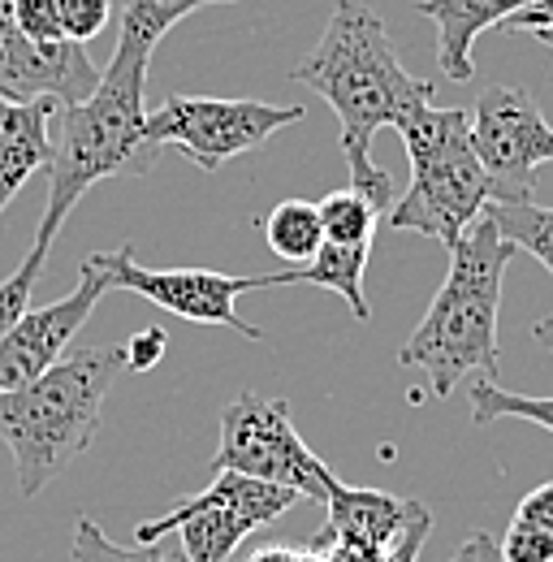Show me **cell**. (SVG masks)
<instances>
[{"instance_id": "obj_1", "label": "cell", "mask_w": 553, "mask_h": 562, "mask_svg": "<svg viewBox=\"0 0 553 562\" xmlns=\"http://www.w3.org/2000/svg\"><path fill=\"white\" fill-rule=\"evenodd\" d=\"M290 78L312 87L334 109L350 165L346 187H354L376 212H390L398 195H394V178L381 165H372V139L381 126H398L411 109L428 104L432 82L415 78L403 66L385 22L359 0L334 4L320 44L290 70Z\"/></svg>"}, {"instance_id": "obj_2", "label": "cell", "mask_w": 553, "mask_h": 562, "mask_svg": "<svg viewBox=\"0 0 553 562\" xmlns=\"http://www.w3.org/2000/svg\"><path fill=\"white\" fill-rule=\"evenodd\" d=\"M143 57L113 53L100 70L91 95L57 104L53 113V156H48V204L35 229V247H53L74 204L109 178H143L156 165V143L143 135V87H147Z\"/></svg>"}, {"instance_id": "obj_3", "label": "cell", "mask_w": 553, "mask_h": 562, "mask_svg": "<svg viewBox=\"0 0 553 562\" xmlns=\"http://www.w3.org/2000/svg\"><path fill=\"white\" fill-rule=\"evenodd\" d=\"M126 372V342L66 351L48 372L0 390V446L13 454L18 493L40 497L100 437L104 398Z\"/></svg>"}, {"instance_id": "obj_4", "label": "cell", "mask_w": 553, "mask_h": 562, "mask_svg": "<svg viewBox=\"0 0 553 562\" xmlns=\"http://www.w3.org/2000/svg\"><path fill=\"white\" fill-rule=\"evenodd\" d=\"M510 260L515 247L497 234V225L484 212L450 247V273L398 351L403 368L428 372L437 398H450L459 381L472 372L493 376L501 368L497 312H501V281Z\"/></svg>"}, {"instance_id": "obj_5", "label": "cell", "mask_w": 553, "mask_h": 562, "mask_svg": "<svg viewBox=\"0 0 553 562\" xmlns=\"http://www.w3.org/2000/svg\"><path fill=\"white\" fill-rule=\"evenodd\" d=\"M394 131L403 135L411 160V187L403 200L390 204V225L398 234L411 229L437 238L441 247H454L459 234L488 204V178L472 147V113L437 109L428 100L411 109Z\"/></svg>"}, {"instance_id": "obj_6", "label": "cell", "mask_w": 553, "mask_h": 562, "mask_svg": "<svg viewBox=\"0 0 553 562\" xmlns=\"http://www.w3.org/2000/svg\"><path fill=\"white\" fill-rule=\"evenodd\" d=\"M294 502L303 497L285 485H269L242 472H212V481L200 493L182 497L173 510L156 519H143L135 528V541L156 546L169 532H178L182 537L178 550L191 562H229L256 528L281 519Z\"/></svg>"}, {"instance_id": "obj_7", "label": "cell", "mask_w": 553, "mask_h": 562, "mask_svg": "<svg viewBox=\"0 0 553 562\" xmlns=\"http://www.w3.org/2000/svg\"><path fill=\"white\" fill-rule=\"evenodd\" d=\"M212 472H242L269 485H285L303 502H320L338 485L334 468L298 437L290 420V403L238 394L221 407V446L212 454Z\"/></svg>"}, {"instance_id": "obj_8", "label": "cell", "mask_w": 553, "mask_h": 562, "mask_svg": "<svg viewBox=\"0 0 553 562\" xmlns=\"http://www.w3.org/2000/svg\"><path fill=\"white\" fill-rule=\"evenodd\" d=\"M303 122L298 104L229 100V95H169L143 117V135L156 147H182L204 173H216L225 160L256 151L276 131Z\"/></svg>"}, {"instance_id": "obj_9", "label": "cell", "mask_w": 553, "mask_h": 562, "mask_svg": "<svg viewBox=\"0 0 553 562\" xmlns=\"http://www.w3.org/2000/svg\"><path fill=\"white\" fill-rule=\"evenodd\" d=\"M472 147L493 204L537 200V169L553 160V126L523 87H484L472 109Z\"/></svg>"}, {"instance_id": "obj_10", "label": "cell", "mask_w": 553, "mask_h": 562, "mask_svg": "<svg viewBox=\"0 0 553 562\" xmlns=\"http://www.w3.org/2000/svg\"><path fill=\"white\" fill-rule=\"evenodd\" d=\"M87 269H95L109 281V290H131L138 299L182 316V321H200V325H225L251 342H260L264 334L238 316V299L251 290H273V273L264 278H229L216 269H143L135 260V247H117V251H95L82 260Z\"/></svg>"}, {"instance_id": "obj_11", "label": "cell", "mask_w": 553, "mask_h": 562, "mask_svg": "<svg viewBox=\"0 0 553 562\" xmlns=\"http://www.w3.org/2000/svg\"><path fill=\"white\" fill-rule=\"evenodd\" d=\"M104 290H109V281L82 265V278L66 299H57L48 307H26L22 321L0 338V390H18V385L35 381L40 372H48L69 351L78 329L91 321Z\"/></svg>"}, {"instance_id": "obj_12", "label": "cell", "mask_w": 553, "mask_h": 562, "mask_svg": "<svg viewBox=\"0 0 553 562\" xmlns=\"http://www.w3.org/2000/svg\"><path fill=\"white\" fill-rule=\"evenodd\" d=\"M95 82H100V70L87 61L82 44L26 40L9 18V0H0V95H9V100L53 95V100L69 104V100L91 95Z\"/></svg>"}, {"instance_id": "obj_13", "label": "cell", "mask_w": 553, "mask_h": 562, "mask_svg": "<svg viewBox=\"0 0 553 562\" xmlns=\"http://www.w3.org/2000/svg\"><path fill=\"white\" fill-rule=\"evenodd\" d=\"M411 510L415 497L403 502L385 490H354L338 481L325 497V528L312 537V550L325 562H372L394 546Z\"/></svg>"}, {"instance_id": "obj_14", "label": "cell", "mask_w": 553, "mask_h": 562, "mask_svg": "<svg viewBox=\"0 0 553 562\" xmlns=\"http://www.w3.org/2000/svg\"><path fill=\"white\" fill-rule=\"evenodd\" d=\"M57 104L61 100L53 95H35V100L0 95V216L40 169H48Z\"/></svg>"}, {"instance_id": "obj_15", "label": "cell", "mask_w": 553, "mask_h": 562, "mask_svg": "<svg viewBox=\"0 0 553 562\" xmlns=\"http://www.w3.org/2000/svg\"><path fill=\"white\" fill-rule=\"evenodd\" d=\"M532 0H419L415 9L437 26V61L441 74L454 82H467L476 61L472 48L484 31L501 26L506 18H515L519 9H528Z\"/></svg>"}, {"instance_id": "obj_16", "label": "cell", "mask_w": 553, "mask_h": 562, "mask_svg": "<svg viewBox=\"0 0 553 562\" xmlns=\"http://www.w3.org/2000/svg\"><path fill=\"white\" fill-rule=\"evenodd\" d=\"M372 260V243H320V251L307 265H294L285 273H273V285H320L334 290L338 299H346L354 321H368V294H363V273Z\"/></svg>"}, {"instance_id": "obj_17", "label": "cell", "mask_w": 553, "mask_h": 562, "mask_svg": "<svg viewBox=\"0 0 553 562\" xmlns=\"http://www.w3.org/2000/svg\"><path fill=\"white\" fill-rule=\"evenodd\" d=\"M204 0H126L122 9V31H117V48L122 57H143L151 61L156 44L187 18L195 13Z\"/></svg>"}, {"instance_id": "obj_18", "label": "cell", "mask_w": 553, "mask_h": 562, "mask_svg": "<svg viewBox=\"0 0 553 562\" xmlns=\"http://www.w3.org/2000/svg\"><path fill=\"white\" fill-rule=\"evenodd\" d=\"M484 216L497 225V234L515 247L528 251L532 260H541V269L553 278V209L519 200V204H484Z\"/></svg>"}, {"instance_id": "obj_19", "label": "cell", "mask_w": 553, "mask_h": 562, "mask_svg": "<svg viewBox=\"0 0 553 562\" xmlns=\"http://www.w3.org/2000/svg\"><path fill=\"white\" fill-rule=\"evenodd\" d=\"M264 238H269L273 256H281L285 265H307L320 251V243H325L316 200H285V204H276L269 212V221H264Z\"/></svg>"}, {"instance_id": "obj_20", "label": "cell", "mask_w": 553, "mask_h": 562, "mask_svg": "<svg viewBox=\"0 0 553 562\" xmlns=\"http://www.w3.org/2000/svg\"><path fill=\"white\" fill-rule=\"evenodd\" d=\"M493 420H532L553 432V398H532V394H515L501 390L493 376L472 381V424H493Z\"/></svg>"}, {"instance_id": "obj_21", "label": "cell", "mask_w": 553, "mask_h": 562, "mask_svg": "<svg viewBox=\"0 0 553 562\" xmlns=\"http://www.w3.org/2000/svg\"><path fill=\"white\" fill-rule=\"evenodd\" d=\"M320 209V229H325V243H372L376 238V216L381 212L372 209L354 187H342V191H329L325 200H316Z\"/></svg>"}, {"instance_id": "obj_22", "label": "cell", "mask_w": 553, "mask_h": 562, "mask_svg": "<svg viewBox=\"0 0 553 562\" xmlns=\"http://www.w3.org/2000/svg\"><path fill=\"white\" fill-rule=\"evenodd\" d=\"M165 546H117L104 537V528L91 515H78L74 524V562H160Z\"/></svg>"}, {"instance_id": "obj_23", "label": "cell", "mask_w": 553, "mask_h": 562, "mask_svg": "<svg viewBox=\"0 0 553 562\" xmlns=\"http://www.w3.org/2000/svg\"><path fill=\"white\" fill-rule=\"evenodd\" d=\"M44 265H48V247H31L26 260L0 281V338L22 321V312L31 307V294H35V281L44 278Z\"/></svg>"}, {"instance_id": "obj_24", "label": "cell", "mask_w": 553, "mask_h": 562, "mask_svg": "<svg viewBox=\"0 0 553 562\" xmlns=\"http://www.w3.org/2000/svg\"><path fill=\"white\" fill-rule=\"evenodd\" d=\"M57 18H61V35L66 40L91 44L113 18V0H57Z\"/></svg>"}, {"instance_id": "obj_25", "label": "cell", "mask_w": 553, "mask_h": 562, "mask_svg": "<svg viewBox=\"0 0 553 562\" xmlns=\"http://www.w3.org/2000/svg\"><path fill=\"white\" fill-rule=\"evenodd\" d=\"M9 18L35 44H61L66 40L61 18H57V0H9Z\"/></svg>"}, {"instance_id": "obj_26", "label": "cell", "mask_w": 553, "mask_h": 562, "mask_svg": "<svg viewBox=\"0 0 553 562\" xmlns=\"http://www.w3.org/2000/svg\"><path fill=\"white\" fill-rule=\"evenodd\" d=\"M497 554L501 562H553V537H545L541 528H532L523 519H510L506 537L497 541Z\"/></svg>"}, {"instance_id": "obj_27", "label": "cell", "mask_w": 553, "mask_h": 562, "mask_svg": "<svg viewBox=\"0 0 553 562\" xmlns=\"http://www.w3.org/2000/svg\"><path fill=\"white\" fill-rule=\"evenodd\" d=\"M428 532H432V510L424 502H415L411 519L403 524V532L394 537V546L385 554H376L372 562H419V550H424Z\"/></svg>"}, {"instance_id": "obj_28", "label": "cell", "mask_w": 553, "mask_h": 562, "mask_svg": "<svg viewBox=\"0 0 553 562\" xmlns=\"http://www.w3.org/2000/svg\"><path fill=\"white\" fill-rule=\"evenodd\" d=\"M165 359V334L160 329H138L135 338H126V368L131 372H147Z\"/></svg>"}, {"instance_id": "obj_29", "label": "cell", "mask_w": 553, "mask_h": 562, "mask_svg": "<svg viewBox=\"0 0 553 562\" xmlns=\"http://www.w3.org/2000/svg\"><path fill=\"white\" fill-rule=\"evenodd\" d=\"M515 519H523V524L541 528L545 537H553V481H545V485H537V490L528 493V497L519 502Z\"/></svg>"}, {"instance_id": "obj_30", "label": "cell", "mask_w": 553, "mask_h": 562, "mask_svg": "<svg viewBox=\"0 0 553 562\" xmlns=\"http://www.w3.org/2000/svg\"><path fill=\"white\" fill-rule=\"evenodd\" d=\"M541 26H553V0H532L528 9H519L515 18H506L497 31H510V35H532Z\"/></svg>"}, {"instance_id": "obj_31", "label": "cell", "mask_w": 553, "mask_h": 562, "mask_svg": "<svg viewBox=\"0 0 553 562\" xmlns=\"http://www.w3.org/2000/svg\"><path fill=\"white\" fill-rule=\"evenodd\" d=\"M450 562H501V554H497V537H488V532H472Z\"/></svg>"}, {"instance_id": "obj_32", "label": "cell", "mask_w": 553, "mask_h": 562, "mask_svg": "<svg viewBox=\"0 0 553 562\" xmlns=\"http://www.w3.org/2000/svg\"><path fill=\"white\" fill-rule=\"evenodd\" d=\"M251 562H325L312 546L307 550H294V546H264V550H256Z\"/></svg>"}, {"instance_id": "obj_33", "label": "cell", "mask_w": 553, "mask_h": 562, "mask_svg": "<svg viewBox=\"0 0 553 562\" xmlns=\"http://www.w3.org/2000/svg\"><path fill=\"white\" fill-rule=\"evenodd\" d=\"M532 338H537V347H541V351L553 355V316H550V321H541V325L532 329Z\"/></svg>"}, {"instance_id": "obj_34", "label": "cell", "mask_w": 553, "mask_h": 562, "mask_svg": "<svg viewBox=\"0 0 553 562\" xmlns=\"http://www.w3.org/2000/svg\"><path fill=\"white\" fill-rule=\"evenodd\" d=\"M160 562H191V559H187V554H182L178 546H165V554H160ZM229 562H234V559H229Z\"/></svg>"}, {"instance_id": "obj_35", "label": "cell", "mask_w": 553, "mask_h": 562, "mask_svg": "<svg viewBox=\"0 0 553 562\" xmlns=\"http://www.w3.org/2000/svg\"><path fill=\"white\" fill-rule=\"evenodd\" d=\"M532 40H537V44H545V48H553V26H541V31H532Z\"/></svg>"}, {"instance_id": "obj_36", "label": "cell", "mask_w": 553, "mask_h": 562, "mask_svg": "<svg viewBox=\"0 0 553 562\" xmlns=\"http://www.w3.org/2000/svg\"><path fill=\"white\" fill-rule=\"evenodd\" d=\"M204 4H207V0H204ZM216 4H225V0H216ZM229 4H234V0H229Z\"/></svg>"}, {"instance_id": "obj_37", "label": "cell", "mask_w": 553, "mask_h": 562, "mask_svg": "<svg viewBox=\"0 0 553 562\" xmlns=\"http://www.w3.org/2000/svg\"><path fill=\"white\" fill-rule=\"evenodd\" d=\"M550 165H553V160H550Z\"/></svg>"}]
</instances>
